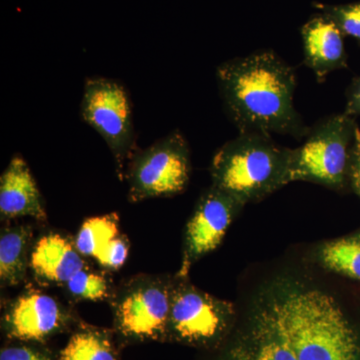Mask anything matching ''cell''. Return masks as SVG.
<instances>
[{
    "label": "cell",
    "mask_w": 360,
    "mask_h": 360,
    "mask_svg": "<svg viewBox=\"0 0 360 360\" xmlns=\"http://www.w3.org/2000/svg\"><path fill=\"white\" fill-rule=\"evenodd\" d=\"M217 82L224 110L239 132L290 135L302 139L310 127L295 105L292 66L265 49L219 65Z\"/></svg>",
    "instance_id": "1"
},
{
    "label": "cell",
    "mask_w": 360,
    "mask_h": 360,
    "mask_svg": "<svg viewBox=\"0 0 360 360\" xmlns=\"http://www.w3.org/2000/svg\"><path fill=\"white\" fill-rule=\"evenodd\" d=\"M291 149L271 135L239 132L213 156L212 186L241 202H255L288 184Z\"/></svg>",
    "instance_id": "2"
},
{
    "label": "cell",
    "mask_w": 360,
    "mask_h": 360,
    "mask_svg": "<svg viewBox=\"0 0 360 360\" xmlns=\"http://www.w3.org/2000/svg\"><path fill=\"white\" fill-rule=\"evenodd\" d=\"M359 129L355 117L345 112L315 122L302 146L291 149L288 184L302 180L338 191L349 187L350 165Z\"/></svg>",
    "instance_id": "3"
},
{
    "label": "cell",
    "mask_w": 360,
    "mask_h": 360,
    "mask_svg": "<svg viewBox=\"0 0 360 360\" xmlns=\"http://www.w3.org/2000/svg\"><path fill=\"white\" fill-rule=\"evenodd\" d=\"M80 116L103 137L116 165L118 177L125 176L124 165L136 153L134 108L124 85L112 78L85 79Z\"/></svg>",
    "instance_id": "4"
},
{
    "label": "cell",
    "mask_w": 360,
    "mask_h": 360,
    "mask_svg": "<svg viewBox=\"0 0 360 360\" xmlns=\"http://www.w3.org/2000/svg\"><path fill=\"white\" fill-rule=\"evenodd\" d=\"M174 279L139 274L111 295L115 328L131 340H167Z\"/></svg>",
    "instance_id": "5"
},
{
    "label": "cell",
    "mask_w": 360,
    "mask_h": 360,
    "mask_svg": "<svg viewBox=\"0 0 360 360\" xmlns=\"http://www.w3.org/2000/svg\"><path fill=\"white\" fill-rule=\"evenodd\" d=\"M191 175L188 142L179 129L174 130L130 158L125 172L129 200L176 195L188 186Z\"/></svg>",
    "instance_id": "6"
},
{
    "label": "cell",
    "mask_w": 360,
    "mask_h": 360,
    "mask_svg": "<svg viewBox=\"0 0 360 360\" xmlns=\"http://www.w3.org/2000/svg\"><path fill=\"white\" fill-rule=\"evenodd\" d=\"M234 314L231 302L174 279L167 338L187 345H208L222 335Z\"/></svg>",
    "instance_id": "7"
},
{
    "label": "cell",
    "mask_w": 360,
    "mask_h": 360,
    "mask_svg": "<svg viewBox=\"0 0 360 360\" xmlns=\"http://www.w3.org/2000/svg\"><path fill=\"white\" fill-rule=\"evenodd\" d=\"M245 205L213 186L201 194L184 231L179 276L186 277L196 262L219 248L227 229Z\"/></svg>",
    "instance_id": "8"
},
{
    "label": "cell",
    "mask_w": 360,
    "mask_h": 360,
    "mask_svg": "<svg viewBox=\"0 0 360 360\" xmlns=\"http://www.w3.org/2000/svg\"><path fill=\"white\" fill-rule=\"evenodd\" d=\"M72 314L56 297L42 291L27 290L7 303L2 329L9 338L25 342H44L65 331Z\"/></svg>",
    "instance_id": "9"
},
{
    "label": "cell",
    "mask_w": 360,
    "mask_h": 360,
    "mask_svg": "<svg viewBox=\"0 0 360 360\" xmlns=\"http://www.w3.org/2000/svg\"><path fill=\"white\" fill-rule=\"evenodd\" d=\"M220 360H317L293 347L262 302L250 330Z\"/></svg>",
    "instance_id": "10"
},
{
    "label": "cell",
    "mask_w": 360,
    "mask_h": 360,
    "mask_svg": "<svg viewBox=\"0 0 360 360\" xmlns=\"http://www.w3.org/2000/svg\"><path fill=\"white\" fill-rule=\"evenodd\" d=\"M304 65L314 73L317 82L336 70L348 68L345 34L338 25L321 13L314 14L302 26Z\"/></svg>",
    "instance_id": "11"
},
{
    "label": "cell",
    "mask_w": 360,
    "mask_h": 360,
    "mask_svg": "<svg viewBox=\"0 0 360 360\" xmlns=\"http://www.w3.org/2000/svg\"><path fill=\"white\" fill-rule=\"evenodd\" d=\"M25 217L45 221L47 213L32 170L22 156L15 155L0 176V217L11 220Z\"/></svg>",
    "instance_id": "12"
},
{
    "label": "cell",
    "mask_w": 360,
    "mask_h": 360,
    "mask_svg": "<svg viewBox=\"0 0 360 360\" xmlns=\"http://www.w3.org/2000/svg\"><path fill=\"white\" fill-rule=\"evenodd\" d=\"M86 266L75 243L60 233L44 234L33 245L30 269L39 283L63 286Z\"/></svg>",
    "instance_id": "13"
},
{
    "label": "cell",
    "mask_w": 360,
    "mask_h": 360,
    "mask_svg": "<svg viewBox=\"0 0 360 360\" xmlns=\"http://www.w3.org/2000/svg\"><path fill=\"white\" fill-rule=\"evenodd\" d=\"M33 231L30 225L4 227L0 234V281L2 286L22 283L30 269Z\"/></svg>",
    "instance_id": "14"
},
{
    "label": "cell",
    "mask_w": 360,
    "mask_h": 360,
    "mask_svg": "<svg viewBox=\"0 0 360 360\" xmlns=\"http://www.w3.org/2000/svg\"><path fill=\"white\" fill-rule=\"evenodd\" d=\"M58 360H118L108 330L96 328L78 329L61 350Z\"/></svg>",
    "instance_id": "15"
},
{
    "label": "cell",
    "mask_w": 360,
    "mask_h": 360,
    "mask_svg": "<svg viewBox=\"0 0 360 360\" xmlns=\"http://www.w3.org/2000/svg\"><path fill=\"white\" fill-rule=\"evenodd\" d=\"M317 258L324 269L360 281V233L324 243Z\"/></svg>",
    "instance_id": "16"
},
{
    "label": "cell",
    "mask_w": 360,
    "mask_h": 360,
    "mask_svg": "<svg viewBox=\"0 0 360 360\" xmlns=\"http://www.w3.org/2000/svg\"><path fill=\"white\" fill-rule=\"evenodd\" d=\"M120 232V219L116 213L90 217L84 220L78 231L75 245L82 257L97 260Z\"/></svg>",
    "instance_id": "17"
},
{
    "label": "cell",
    "mask_w": 360,
    "mask_h": 360,
    "mask_svg": "<svg viewBox=\"0 0 360 360\" xmlns=\"http://www.w3.org/2000/svg\"><path fill=\"white\" fill-rule=\"evenodd\" d=\"M63 288L68 295L75 302H98L112 295L108 277L103 274L94 271L89 266L78 271Z\"/></svg>",
    "instance_id": "18"
},
{
    "label": "cell",
    "mask_w": 360,
    "mask_h": 360,
    "mask_svg": "<svg viewBox=\"0 0 360 360\" xmlns=\"http://www.w3.org/2000/svg\"><path fill=\"white\" fill-rule=\"evenodd\" d=\"M312 6L338 25L345 37L360 41V1L352 4H328L314 2Z\"/></svg>",
    "instance_id": "19"
},
{
    "label": "cell",
    "mask_w": 360,
    "mask_h": 360,
    "mask_svg": "<svg viewBox=\"0 0 360 360\" xmlns=\"http://www.w3.org/2000/svg\"><path fill=\"white\" fill-rule=\"evenodd\" d=\"M129 243L127 236H120L111 241L110 245L101 253L96 260L104 269L115 271L122 269L129 257Z\"/></svg>",
    "instance_id": "20"
},
{
    "label": "cell",
    "mask_w": 360,
    "mask_h": 360,
    "mask_svg": "<svg viewBox=\"0 0 360 360\" xmlns=\"http://www.w3.org/2000/svg\"><path fill=\"white\" fill-rule=\"evenodd\" d=\"M0 360H53L51 354L32 345H8L0 352Z\"/></svg>",
    "instance_id": "21"
},
{
    "label": "cell",
    "mask_w": 360,
    "mask_h": 360,
    "mask_svg": "<svg viewBox=\"0 0 360 360\" xmlns=\"http://www.w3.org/2000/svg\"><path fill=\"white\" fill-rule=\"evenodd\" d=\"M345 96H347V104L343 112L352 117L360 116V75L354 78L352 84L347 87Z\"/></svg>",
    "instance_id": "22"
},
{
    "label": "cell",
    "mask_w": 360,
    "mask_h": 360,
    "mask_svg": "<svg viewBox=\"0 0 360 360\" xmlns=\"http://www.w3.org/2000/svg\"><path fill=\"white\" fill-rule=\"evenodd\" d=\"M349 187L360 198V129L357 130L354 153H352V165H350Z\"/></svg>",
    "instance_id": "23"
}]
</instances>
